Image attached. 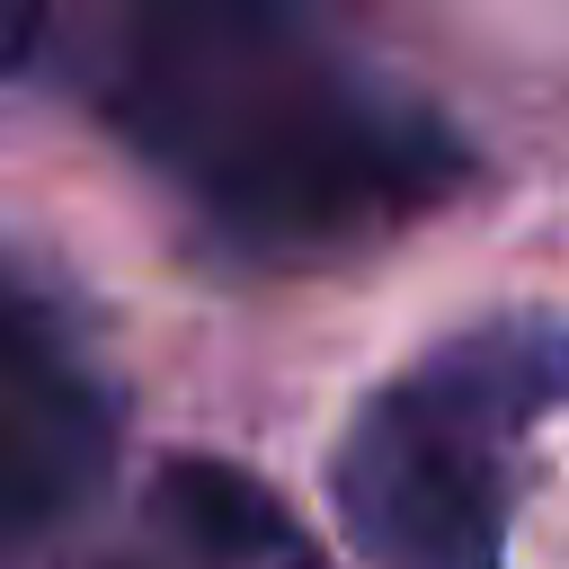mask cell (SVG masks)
I'll return each instance as SVG.
<instances>
[{"instance_id": "obj_7", "label": "cell", "mask_w": 569, "mask_h": 569, "mask_svg": "<svg viewBox=\"0 0 569 569\" xmlns=\"http://www.w3.org/2000/svg\"><path fill=\"white\" fill-rule=\"evenodd\" d=\"M133 569H169V560H160V551H151V560H133Z\"/></svg>"}, {"instance_id": "obj_1", "label": "cell", "mask_w": 569, "mask_h": 569, "mask_svg": "<svg viewBox=\"0 0 569 569\" xmlns=\"http://www.w3.org/2000/svg\"><path fill=\"white\" fill-rule=\"evenodd\" d=\"M107 116L258 249H338L462 178V142L373 89L302 0H116Z\"/></svg>"}, {"instance_id": "obj_6", "label": "cell", "mask_w": 569, "mask_h": 569, "mask_svg": "<svg viewBox=\"0 0 569 569\" xmlns=\"http://www.w3.org/2000/svg\"><path fill=\"white\" fill-rule=\"evenodd\" d=\"M53 9H62V0H0V71H18V62L44 44Z\"/></svg>"}, {"instance_id": "obj_2", "label": "cell", "mask_w": 569, "mask_h": 569, "mask_svg": "<svg viewBox=\"0 0 569 569\" xmlns=\"http://www.w3.org/2000/svg\"><path fill=\"white\" fill-rule=\"evenodd\" d=\"M569 400V329L498 320L373 391L338 436L329 498L365 569H507L533 418Z\"/></svg>"}, {"instance_id": "obj_3", "label": "cell", "mask_w": 569, "mask_h": 569, "mask_svg": "<svg viewBox=\"0 0 569 569\" xmlns=\"http://www.w3.org/2000/svg\"><path fill=\"white\" fill-rule=\"evenodd\" d=\"M116 462V409L71 347L0 356V542L62 525Z\"/></svg>"}, {"instance_id": "obj_5", "label": "cell", "mask_w": 569, "mask_h": 569, "mask_svg": "<svg viewBox=\"0 0 569 569\" xmlns=\"http://www.w3.org/2000/svg\"><path fill=\"white\" fill-rule=\"evenodd\" d=\"M36 347H71L62 338V320H53V302L0 258V356H36Z\"/></svg>"}, {"instance_id": "obj_4", "label": "cell", "mask_w": 569, "mask_h": 569, "mask_svg": "<svg viewBox=\"0 0 569 569\" xmlns=\"http://www.w3.org/2000/svg\"><path fill=\"white\" fill-rule=\"evenodd\" d=\"M151 533L169 569H320L276 489L231 462H169L151 489Z\"/></svg>"}]
</instances>
